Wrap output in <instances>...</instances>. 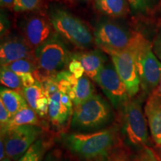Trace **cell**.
<instances>
[{
	"instance_id": "6da1fadb",
	"label": "cell",
	"mask_w": 161,
	"mask_h": 161,
	"mask_svg": "<svg viewBox=\"0 0 161 161\" xmlns=\"http://www.w3.org/2000/svg\"><path fill=\"white\" fill-rule=\"evenodd\" d=\"M120 128L113 124L90 133L70 132L61 135L62 143L78 161H108L121 146Z\"/></svg>"
},
{
	"instance_id": "7a4b0ae2",
	"label": "cell",
	"mask_w": 161,
	"mask_h": 161,
	"mask_svg": "<svg viewBox=\"0 0 161 161\" xmlns=\"http://www.w3.org/2000/svg\"><path fill=\"white\" fill-rule=\"evenodd\" d=\"M115 113L103 97L95 94L74 107L69 126L72 132L90 133L105 129L114 123Z\"/></svg>"
},
{
	"instance_id": "3957f363",
	"label": "cell",
	"mask_w": 161,
	"mask_h": 161,
	"mask_svg": "<svg viewBox=\"0 0 161 161\" xmlns=\"http://www.w3.org/2000/svg\"><path fill=\"white\" fill-rule=\"evenodd\" d=\"M61 36L56 33L35 49L37 69L33 75L36 80L43 82L66 69L71 60L70 53Z\"/></svg>"
},
{
	"instance_id": "277c9868",
	"label": "cell",
	"mask_w": 161,
	"mask_h": 161,
	"mask_svg": "<svg viewBox=\"0 0 161 161\" xmlns=\"http://www.w3.org/2000/svg\"><path fill=\"white\" fill-rule=\"evenodd\" d=\"M94 39L98 48L109 55L125 50L134 51L147 40L141 34L111 20H104L98 24L94 32Z\"/></svg>"
},
{
	"instance_id": "5b68a950",
	"label": "cell",
	"mask_w": 161,
	"mask_h": 161,
	"mask_svg": "<svg viewBox=\"0 0 161 161\" xmlns=\"http://www.w3.org/2000/svg\"><path fill=\"white\" fill-rule=\"evenodd\" d=\"M120 115V134L128 148L140 149L148 146L149 135L148 122L139 98H130L119 112Z\"/></svg>"
},
{
	"instance_id": "8992f818",
	"label": "cell",
	"mask_w": 161,
	"mask_h": 161,
	"mask_svg": "<svg viewBox=\"0 0 161 161\" xmlns=\"http://www.w3.org/2000/svg\"><path fill=\"white\" fill-rule=\"evenodd\" d=\"M50 22L58 35L80 49H89L95 39L89 28L78 17L61 8L54 7L49 12Z\"/></svg>"
},
{
	"instance_id": "52a82bcc",
	"label": "cell",
	"mask_w": 161,
	"mask_h": 161,
	"mask_svg": "<svg viewBox=\"0 0 161 161\" xmlns=\"http://www.w3.org/2000/svg\"><path fill=\"white\" fill-rule=\"evenodd\" d=\"M132 52L135 55L140 86L144 93L149 96L160 84L161 62L152 52V46L148 40Z\"/></svg>"
},
{
	"instance_id": "ba28073f",
	"label": "cell",
	"mask_w": 161,
	"mask_h": 161,
	"mask_svg": "<svg viewBox=\"0 0 161 161\" xmlns=\"http://www.w3.org/2000/svg\"><path fill=\"white\" fill-rule=\"evenodd\" d=\"M42 126L26 125L1 134L5 144L6 156L17 161L43 134Z\"/></svg>"
},
{
	"instance_id": "9c48e42d",
	"label": "cell",
	"mask_w": 161,
	"mask_h": 161,
	"mask_svg": "<svg viewBox=\"0 0 161 161\" xmlns=\"http://www.w3.org/2000/svg\"><path fill=\"white\" fill-rule=\"evenodd\" d=\"M95 81L99 85L114 109L118 112L130 98L125 85L118 75L113 63L104 64Z\"/></svg>"
},
{
	"instance_id": "30bf717a",
	"label": "cell",
	"mask_w": 161,
	"mask_h": 161,
	"mask_svg": "<svg viewBox=\"0 0 161 161\" xmlns=\"http://www.w3.org/2000/svg\"><path fill=\"white\" fill-rule=\"evenodd\" d=\"M110 56L118 75L126 86L128 96L134 98L140 90V80L134 52L125 50L113 53Z\"/></svg>"
},
{
	"instance_id": "8fae6325",
	"label": "cell",
	"mask_w": 161,
	"mask_h": 161,
	"mask_svg": "<svg viewBox=\"0 0 161 161\" xmlns=\"http://www.w3.org/2000/svg\"><path fill=\"white\" fill-rule=\"evenodd\" d=\"M23 32L24 39L35 51L56 33L49 17L42 14L32 15L26 19Z\"/></svg>"
},
{
	"instance_id": "7c38bea8",
	"label": "cell",
	"mask_w": 161,
	"mask_h": 161,
	"mask_svg": "<svg viewBox=\"0 0 161 161\" xmlns=\"http://www.w3.org/2000/svg\"><path fill=\"white\" fill-rule=\"evenodd\" d=\"M73 106L69 96L60 90L50 96L48 119L52 126L62 129L69 124L73 114Z\"/></svg>"
},
{
	"instance_id": "4fadbf2b",
	"label": "cell",
	"mask_w": 161,
	"mask_h": 161,
	"mask_svg": "<svg viewBox=\"0 0 161 161\" xmlns=\"http://www.w3.org/2000/svg\"><path fill=\"white\" fill-rule=\"evenodd\" d=\"M23 58H35V50L30 47L23 37H11L2 43L0 48L1 66Z\"/></svg>"
},
{
	"instance_id": "5bb4252c",
	"label": "cell",
	"mask_w": 161,
	"mask_h": 161,
	"mask_svg": "<svg viewBox=\"0 0 161 161\" xmlns=\"http://www.w3.org/2000/svg\"><path fill=\"white\" fill-rule=\"evenodd\" d=\"M144 110L152 140L157 146H160L161 93L158 90H155L148 96Z\"/></svg>"
},
{
	"instance_id": "9a60e30c",
	"label": "cell",
	"mask_w": 161,
	"mask_h": 161,
	"mask_svg": "<svg viewBox=\"0 0 161 161\" xmlns=\"http://www.w3.org/2000/svg\"><path fill=\"white\" fill-rule=\"evenodd\" d=\"M71 59L80 61L84 67L85 75L93 80L107 63V58L103 51L98 49L72 54Z\"/></svg>"
},
{
	"instance_id": "2e32d148",
	"label": "cell",
	"mask_w": 161,
	"mask_h": 161,
	"mask_svg": "<svg viewBox=\"0 0 161 161\" xmlns=\"http://www.w3.org/2000/svg\"><path fill=\"white\" fill-rule=\"evenodd\" d=\"M26 125L42 126L37 113L31 108H30L29 105L25 106L23 109L16 113L14 115L12 116L8 124L3 129H1V134H5L17 127Z\"/></svg>"
},
{
	"instance_id": "e0dca14e",
	"label": "cell",
	"mask_w": 161,
	"mask_h": 161,
	"mask_svg": "<svg viewBox=\"0 0 161 161\" xmlns=\"http://www.w3.org/2000/svg\"><path fill=\"white\" fill-rule=\"evenodd\" d=\"M95 4L100 13L110 17H125L130 11L127 0H95Z\"/></svg>"
},
{
	"instance_id": "ac0fdd59",
	"label": "cell",
	"mask_w": 161,
	"mask_h": 161,
	"mask_svg": "<svg viewBox=\"0 0 161 161\" xmlns=\"http://www.w3.org/2000/svg\"><path fill=\"white\" fill-rule=\"evenodd\" d=\"M94 95L95 88L90 78L86 75H83L81 78H78L69 96L74 107H76L90 99Z\"/></svg>"
},
{
	"instance_id": "d6986e66",
	"label": "cell",
	"mask_w": 161,
	"mask_h": 161,
	"mask_svg": "<svg viewBox=\"0 0 161 161\" xmlns=\"http://www.w3.org/2000/svg\"><path fill=\"white\" fill-rule=\"evenodd\" d=\"M0 101L3 102L4 105L12 116L29 105L23 92L5 87H1Z\"/></svg>"
},
{
	"instance_id": "ffe728a7",
	"label": "cell",
	"mask_w": 161,
	"mask_h": 161,
	"mask_svg": "<svg viewBox=\"0 0 161 161\" xmlns=\"http://www.w3.org/2000/svg\"><path fill=\"white\" fill-rule=\"evenodd\" d=\"M50 146V140L40 136L17 161H43Z\"/></svg>"
},
{
	"instance_id": "44dd1931",
	"label": "cell",
	"mask_w": 161,
	"mask_h": 161,
	"mask_svg": "<svg viewBox=\"0 0 161 161\" xmlns=\"http://www.w3.org/2000/svg\"><path fill=\"white\" fill-rule=\"evenodd\" d=\"M1 66H5L7 69H11L18 75L27 72L34 73L37 69L35 58H23Z\"/></svg>"
},
{
	"instance_id": "7402d4cb",
	"label": "cell",
	"mask_w": 161,
	"mask_h": 161,
	"mask_svg": "<svg viewBox=\"0 0 161 161\" xmlns=\"http://www.w3.org/2000/svg\"><path fill=\"white\" fill-rule=\"evenodd\" d=\"M23 94L30 108L34 110H37V103L40 98L46 96L41 82L36 80L33 85L29 87H24Z\"/></svg>"
},
{
	"instance_id": "603a6c76",
	"label": "cell",
	"mask_w": 161,
	"mask_h": 161,
	"mask_svg": "<svg viewBox=\"0 0 161 161\" xmlns=\"http://www.w3.org/2000/svg\"><path fill=\"white\" fill-rule=\"evenodd\" d=\"M0 80L2 84H3L6 87L23 92V85L21 77L11 69L5 68V66H1Z\"/></svg>"
},
{
	"instance_id": "cb8c5ba5",
	"label": "cell",
	"mask_w": 161,
	"mask_h": 161,
	"mask_svg": "<svg viewBox=\"0 0 161 161\" xmlns=\"http://www.w3.org/2000/svg\"><path fill=\"white\" fill-rule=\"evenodd\" d=\"M133 161H160L156 152L148 146H144L136 150Z\"/></svg>"
},
{
	"instance_id": "d4e9b609",
	"label": "cell",
	"mask_w": 161,
	"mask_h": 161,
	"mask_svg": "<svg viewBox=\"0 0 161 161\" xmlns=\"http://www.w3.org/2000/svg\"><path fill=\"white\" fill-rule=\"evenodd\" d=\"M43 0H15L14 11L18 12L32 11L41 7Z\"/></svg>"
},
{
	"instance_id": "484cf974",
	"label": "cell",
	"mask_w": 161,
	"mask_h": 161,
	"mask_svg": "<svg viewBox=\"0 0 161 161\" xmlns=\"http://www.w3.org/2000/svg\"><path fill=\"white\" fill-rule=\"evenodd\" d=\"M130 9L136 14H146L151 9L152 0H127Z\"/></svg>"
},
{
	"instance_id": "4316f807",
	"label": "cell",
	"mask_w": 161,
	"mask_h": 161,
	"mask_svg": "<svg viewBox=\"0 0 161 161\" xmlns=\"http://www.w3.org/2000/svg\"><path fill=\"white\" fill-rule=\"evenodd\" d=\"M41 83L42 85H43L44 92H45V95L48 98L53 95V94H55V92L59 91L58 82L55 75L46 78L45 80H43Z\"/></svg>"
},
{
	"instance_id": "83f0119b",
	"label": "cell",
	"mask_w": 161,
	"mask_h": 161,
	"mask_svg": "<svg viewBox=\"0 0 161 161\" xmlns=\"http://www.w3.org/2000/svg\"><path fill=\"white\" fill-rule=\"evenodd\" d=\"M108 161H133V159L130 158L128 149L120 146L114 151Z\"/></svg>"
},
{
	"instance_id": "f1b7e54d",
	"label": "cell",
	"mask_w": 161,
	"mask_h": 161,
	"mask_svg": "<svg viewBox=\"0 0 161 161\" xmlns=\"http://www.w3.org/2000/svg\"><path fill=\"white\" fill-rule=\"evenodd\" d=\"M37 116L40 118H48L49 113V98L46 96L40 98L37 103V110H36Z\"/></svg>"
},
{
	"instance_id": "f546056e",
	"label": "cell",
	"mask_w": 161,
	"mask_h": 161,
	"mask_svg": "<svg viewBox=\"0 0 161 161\" xmlns=\"http://www.w3.org/2000/svg\"><path fill=\"white\" fill-rule=\"evenodd\" d=\"M68 70L72 72L76 78H80L84 75V69L82 64L78 60L71 59L69 66H68Z\"/></svg>"
},
{
	"instance_id": "4dcf8cb0",
	"label": "cell",
	"mask_w": 161,
	"mask_h": 161,
	"mask_svg": "<svg viewBox=\"0 0 161 161\" xmlns=\"http://www.w3.org/2000/svg\"><path fill=\"white\" fill-rule=\"evenodd\" d=\"M11 116L12 115L7 110L5 106L4 105L3 102L0 101V125H1V129H3L8 124Z\"/></svg>"
},
{
	"instance_id": "1f68e13d",
	"label": "cell",
	"mask_w": 161,
	"mask_h": 161,
	"mask_svg": "<svg viewBox=\"0 0 161 161\" xmlns=\"http://www.w3.org/2000/svg\"><path fill=\"white\" fill-rule=\"evenodd\" d=\"M43 161H68L66 158L62 155V154L59 151L54 150L50 151L46 154Z\"/></svg>"
},
{
	"instance_id": "d6a6232c",
	"label": "cell",
	"mask_w": 161,
	"mask_h": 161,
	"mask_svg": "<svg viewBox=\"0 0 161 161\" xmlns=\"http://www.w3.org/2000/svg\"><path fill=\"white\" fill-rule=\"evenodd\" d=\"M21 77L22 82H23V88L24 87H29L33 85L36 82V78L34 76L33 73L31 72H27V73H23L21 75H19Z\"/></svg>"
},
{
	"instance_id": "836d02e7",
	"label": "cell",
	"mask_w": 161,
	"mask_h": 161,
	"mask_svg": "<svg viewBox=\"0 0 161 161\" xmlns=\"http://www.w3.org/2000/svg\"><path fill=\"white\" fill-rule=\"evenodd\" d=\"M154 50L157 57L161 60V31L154 41Z\"/></svg>"
},
{
	"instance_id": "e575fe53",
	"label": "cell",
	"mask_w": 161,
	"mask_h": 161,
	"mask_svg": "<svg viewBox=\"0 0 161 161\" xmlns=\"http://www.w3.org/2000/svg\"><path fill=\"white\" fill-rule=\"evenodd\" d=\"M2 7L7 9L14 10L15 5V0H0Z\"/></svg>"
},
{
	"instance_id": "d590c367",
	"label": "cell",
	"mask_w": 161,
	"mask_h": 161,
	"mask_svg": "<svg viewBox=\"0 0 161 161\" xmlns=\"http://www.w3.org/2000/svg\"><path fill=\"white\" fill-rule=\"evenodd\" d=\"M0 149H1V154H0V160H3L6 158V149H5V144L4 142L3 138L1 136V141H0Z\"/></svg>"
},
{
	"instance_id": "8d00e7d4",
	"label": "cell",
	"mask_w": 161,
	"mask_h": 161,
	"mask_svg": "<svg viewBox=\"0 0 161 161\" xmlns=\"http://www.w3.org/2000/svg\"><path fill=\"white\" fill-rule=\"evenodd\" d=\"M155 152L157 153V154H158L159 159H160V160L161 161V145L159 146H157V150Z\"/></svg>"
},
{
	"instance_id": "74e56055",
	"label": "cell",
	"mask_w": 161,
	"mask_h": 161,
	"mask_svg": "<svg viewBox=\"0 0 161 161\" xmlns=\"http://www.w3.org/2000/svg\"><path fill=\"white\" fill-rule=\"evenodd\" d=\"M1 161H12V160L11 158H8V157H6L5 158H4L3 160H2Z\"/></svg>"
},
{
	"instance_id": "f35d334b",
	"label": "cell",
	"mask_w": 161,
	"mask_h": 161,
	"mask_svg": "<svg viewBox=\"0 0 161 161\" xmlns=\"http://www.w3.org/2000/svg\"><path fill=\"white\" fill-rule=\"evenodd\" d=\"M158 90L159 92H160L161 93V79H160V84H159V86H158V89H157Z\"/></svg>"
}]
</instances>
